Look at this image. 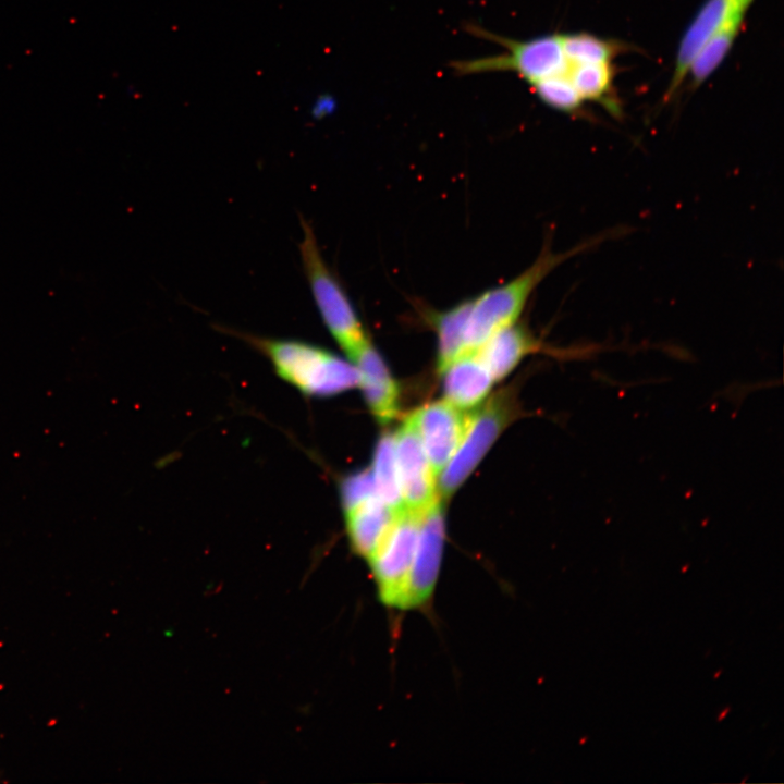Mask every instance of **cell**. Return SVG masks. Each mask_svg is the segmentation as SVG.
<instances>
[{
	"instance_id": "cell-9",
	"label": "cell",
	"mask_w": 784,
	"mask_h": 784,
	"mask_svg": "<svg viewBox=\"0 0 784 784\" xmlns=\"http://www.w3.org/2000/svg\"><path fill=\"white\" fill-rule=\"evenodd\" d=\"M754 0H706L684 33L664 99L670 100L686 79L689 65L706 41L738 14H746Z\"/></svg>"
},
{
	"instance_id": "cell-15",
	"label": "cell",
	"mask_w": 784,
	"mask_h": 784,
	"mask_svg": "<svg viewBox=\"0 0 784 784\" xmlns=\"http://www.w3.org/2000/svg\"><path fill=\"white\" fill-rule=\"evenodd\" d=\"M745 14H738L715 32L693 59L687 75L689 86L698 88L720 66L737 38Z\"/></svg>"
},
{
	"instance_id": "cell-3",
	"label": "cell",
	"mask_w": 784,
	"mask_h": 784,
	"mask_svg": "<svg viewBox=\"0 0 784 784\" xmlns=\"http://www.w3.org/2000/svg\"><path fill=\"white\" fill-rule=\"evenodd\" d=\"M299 252L305 274L322 321L351 358L369 340L338 279L327 266L311 228L302 220Z\"/></svg>"
},
{
	"instance_id": "cell-16",
	"label": "cell",
	"mask_w": 784,
	"mask_h": 784,
	"mask_svg": "<svg viewBox=\"0 0 784 784\" xmlns=\"http://www.w3.org/2000/svg\"><path fill=\"white\" fill-rule=\"evenodd\" d=\"M468 310V301H465L445 311L431 315L430 321L438 338V367L440 370L466 350Z\"/></svg>"
},
{
	"instance_id": "cell-12",
	"label": "cell",
	"mask_w": 784,
	"mask_h": 784,
	"mask_svg": "<svg viewBox=\"0 0 784 784\" xmlns=\"http://www.w3.org/2000/svg\"><path fill=\"white\" fill-rule=\"evenodd\" d=\"M397 514L377 495L344 509L351 549L367 560Z\"/></svg>"
},
{
	"instance_id": "cell-8",
	"label": "cell",
	"mask_w": 784,
	"mask_h": 784,
	"mask_svg": "<svg viewBox=\"0 0 784 784\" xmlns=\"http://www.w3.org/2000/svg\"><path fill=\"white\" fill-rule=\"evenodd\" d=\"M422 446L434 475H439L456 452L468 426L469 414L446 400L425 405L413 413Z\"/></svg>"
},
{
	"instance_id": "cell-2",
	"label": "cell",
	"mask_w": 784,
	"mask_h": 784,
	"mask_svg": "<svg viewBox=\"0 0 784 784\" xmlns=\"http://www.w3.org/2000/svg\"><path fill=\"white\" fill-rule=\"evenodd\" d=\"M589 246L591 242L565 253L543 250L539 258L515 279L468 299L465 352L476 351L494 332L514 323L541 280L558 265Z\"/></svg>"
},
{
	"instance_id": "cell-20",
	"label": "cell",
	"mask_w": 784,
	"mask_h": 784,
	"mask_svg": "<svg viewBox=\"0 0 784 784\" xmlns=\"http://www.w3.org/2000/svg\"><path fill=\"white\" fill-rule=\"evenodd\" d=\"M376 495L377 492L370 470H363L347 477L341 486L343 509L353 506Z\"/></svg>"
},
{
	"instance_id": "cell-13",
	"label": "cell",
	"mask_w": 784,
	"mask_h": 784,
	"mask_svg": "<svg viewBox=\"0 0 784 784\" xmlns=\"http://www.w3.org/2000/svg\"><path fill=\"white\" fill-rule=\"evenodd\" d=\"M539 348V342L514 322L494 332L475 352L495 381L509 375L523 357Z\"/></svg>"
},
{
	"instance_id": "cell-17",
	"label": "cell",
	"mask_w": 784,
	"mask_h": 784,
	"mask_svg": "<svg viewBox=\"0 0 784 784\" xmlns=\"http://www.w3.org/2000/svg\"><path fill=\"white\" fill-rule=\"evenodd\" d=\"M371 474L378 498L396 513L404 511L392 434L378 441Z\"/></svg>"
},
{
	"instance_id": "cell-11",
	"label": "cell",
	"mask_w": 784,
	"mask_h": 784,
	"mask_svg": "<svg viewBox=\"0 0 784 784\" xmlns=\"http://www.w3.org/2000/svg\"><path fill=\"white\" fill-rule=\"evenodd\" d=\"M441 371L445 400L460 409L478 405L494 381L475 351L464 352Z\"/></svg>"
},
{
	"instance_id": "cell-7",
	"label": "cell",
	"mask_w": 784,
	"mask_h": 784,
	"mask_svg": "<svg viewBox=\"0 0 784 784\" xmlns=\"http://www.w3.org/2000/svg\"><path fill=\"white\" fill-rule=\"evenodd\" d=\"M444 547V518L439 499L420 516L414 561L403 611L418 610L432 599Z\"/></svg>"
},
{
	"instance_id": "cell-6",
	"label": "cell",
	"mask_w": 784,
	"mask_h": 784,
	"mask_svg": "<svg viewBox=\"0 0 784 784\" xmlns=\"http://www.w3.org/2000/svg\"><path fill=\"white\" fill-rule=\"evenodd\" d=\"M393 438L404 509L421 515L438 500V495L436 475L422 446L413 414L403 421Z\"/></svg>"
},
{
	"instance_id": "cell-10",
	"label": "cell",
	"mask_w": 784,
	"mask_h": 784,
	"mask_svg": "<svg viewBox=\"0 0 784 784\" xmlns=\"http://www.w3.org/2000/svg\"><path fill=\"white\" fill-rule=\"evenodd\" d=\"M350 359L368 407L379 421H391L399 413L400 390L380 354L368 341Z\"/></svg>"
},
{
	"instance_id": "cell-5",
	"label": "cell",
	"mask_w": 784,
	"mask_h": 784,
	"mask_svg": "<svg viewBox=\"0 0 784 784\" xmlns=\"http://www.w3.org/2000/svg\"><path fill=\"white\" fill-rule=\"evenodd\" d=\"M510 409L505 396H495L479 411L469 414L465 434L440 473L439 491L442 497L451 495L475 469L511 418Z\"/></svg>"
},
{
	"instance_id": "cell-1",
	"label": "cell",
	"mask_w": 784,
	"mask_h": 784,
	"mask_svg": "<svg viewBox=\"0 0 784 784\" xmlns=\"http://www.w3.org/2000/svg\"><path fill=\"white\" fill-rule=\"evenodd\" d=\"M270 360L277 375L308 396H331L358 385L353 364L316 345L250 336Z\"/></svg>"
},
{
	"instance_id": "cell-19",
	"label": "cell",
	"mask_w": 784,
	"mask_h": 784,
	"mask_svg": "<svg viewBox=\"0 0 784 784\" xmlns=\"http://www.w3.org/2000/svg\"><path fill=\"white\" fill-rule=\"evenodd\" d=\"M534 94L547 106L567 114L583 110L580 98L567 75L552 76L530 86Z\"/></svg>"
},
{
	"instance_id": "cell-14",
	"label": "cell",
	"mask_w": 784,
	"mask_h": 784,
	"mask_svg": "<svg viewBox=\"0 0 784 784\" xmlns=\"http://www.w3.org/2000/svg\"><path fill=\"white\" fill-rule=\"evenodd\" d=\"M567 76L583 100L595 101L612 115L622 114V106L614 88L611 63L572 64Z\"/></svg>"
},
{
	"instance_id": "cell-18",
	"label": "cell",
	"mask_w": 784,
	"mask_h": 784,
	"mask_svg": "<svg viewBox=\"0 0 784 784\" xmlns=\"http://www.w3.org/2000/svg\"><path fill=\"white\" fill-rule=\"evenodd\" d=\"M565 56L572 64L611 63L626 45L588 33L562 34Z\"/></svg>"
},
{
	"instance_id": "cell-4",
	"label": "cell",
	"mask_w": 784,
	"mask_h": 784,
	"mask_svg": "<svg viewBox=\"0 0 784 784\" xmlns=\"http://www.w3.org/2000/svg\"><path fill=\"white\" fill-rule=\"evenodd\" d=\"M420 516L406 510L399 513L368 562L379 601L387 608L404 609L414 561Z\"/></svg>"
},
{
	"instance_id": "cell-21",
	"label": "cell",
	"mask_w": 784,
	"mask_h": 784,
	"mask_svg": "<svg viewBox=\"0 0 784 784\" xmlns=\"http://www.w3.org/2000/svg\"><path fill=\"white\" fill-rule=\"evenodd\" d=\"M727 711H728V709H726L724 712H722L721 715H720V718H719V720H722V719L725 716V714H726Z\"/></svg>"
}]
</instances>
